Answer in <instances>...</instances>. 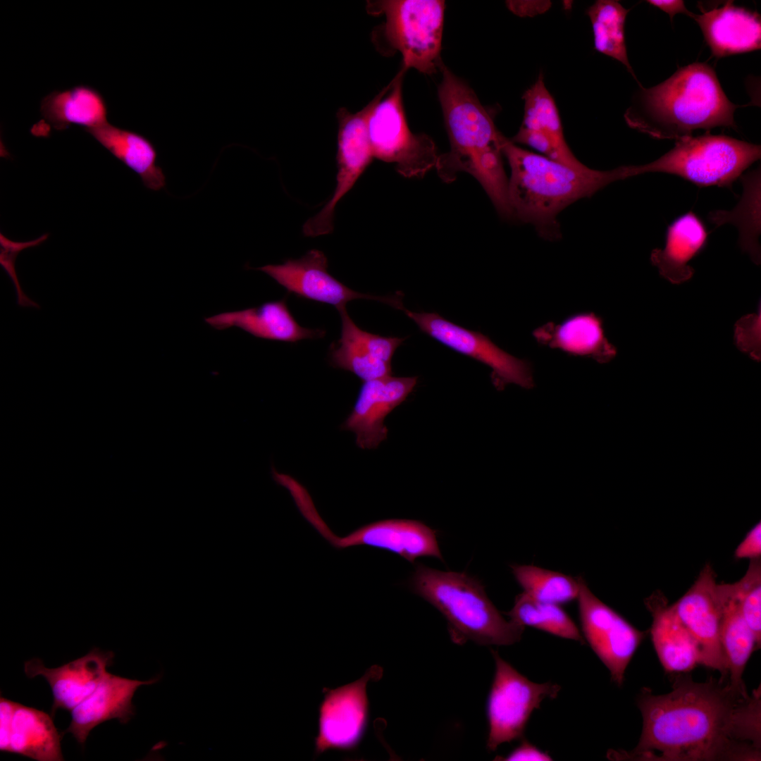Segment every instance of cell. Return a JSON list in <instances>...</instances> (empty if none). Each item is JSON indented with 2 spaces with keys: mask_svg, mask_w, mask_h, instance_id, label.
Wrapping results in <instances>:
<instances>
[{
  "mask_svg": "<svg viewBox=\"0 0 761 761\" xmlns=\"http://www.w3.org/2000/svg\"><path fill=\"white\" fill-rule=\"evenodd\" d=\"M85 130L135 172L147 188L159 191L165 187L166 175L157 164V150L148 138L136 132L114 126L109 122Z\"/></svg>",
  "mask_w": 761,
  "mask_h": 761,
  "instance_id": "obj_26",
  "label": "cell"
},
{
  "mask_svg": "<svg viewBox=\"0 0 761 761\" xmlns=\"http://www.w3.org/2000/svg\"><path fill=\"white\" fill-rule=\"evenodd\" d=\"M161 677L142 681L108 672L96 689L71 710L70 724L63 733H70L83 744L89 732L104 722L116 719L128 723L135 714L132 699L137 689L155 683Z\"/></svg>",
  "mask_w": 761,
  "mask_h": 761,
  "instance_id": "obj_20",
  "label": "cell"
},
{
  "mask_svg": "<svg viewBox=\"0 0 761 761\" xmlns=\"http://www.w3.org/2000/svg\"><path fill=\"white\" fill-rule=\"evenodd\" d=\"M652 620L650 636L661 664L667 672L684 673L700 664L697 643L672 605L662 593L645 599Z\"/></svg>",
  "mask_w": 761,
  "mask_h": 761,
  "instance_id": "obj_23",
  "label": "cell"
},
{
  "mask_svg": "<svg viewBox=\"0 0 761 761\" xmlns=\"http://www.w3.org/2000/svg\"><path fill=\"white\" fill-rule=\"evenodd\" d=\"M743 194L733 210L714 211L709 214L711 223L717 227L726 223L736 225L739 244L755 264L760 262L758 237L760 233V172L756 169L742 178Z\"/></svg>",
  "mask_w": 761,
  "mask_h": 761,
  "instance_id": "obj_31",
  "label": "cell"
},
{
  "mask_svg": "<svg viewBox=\"0 0 761 761\" xmlns=\"http://www.w3.org/2000/svg\"><path fill=\"white\" fill-rule=\"evenodd\" d=\"M374 102L375 98L354 113L345 108L338 109L336 185L321 210L304 224L305 236L317 237L333 232L336 205L372 161L373 156L368 137L367 119Z\"/></svg>",
  "mask_w": 761,
  "mask_h": 761,
  "instance_id": "obj_14",
  "label": "cell"
},
{
  "mask_svg": "<svg viewBox=\"0 0 761 761\" xmlns=\"http://www.w3.org/2000/svg\"><path fill=\"white\" fill-rule=\"evenodd\" d=\"M505 614L512 621L552 635L585 643L577 626L559 605L536 600L525 593L516 595L512 608Z\"/></svg>",
  "mask_w": 761,
  "mask_h": 761,
  "instance_id": "obj_33",
  "label": "cell"
},
{
  "mask_svg": "<svg viewBox=\"0 0 761 761\" xmlns=\"http://www.w3.org/2000/svg\"><path fill=\"white\" fill-rule=\"evenodd\" d=\"M213 328H239L259 338L295 342L322 338L325 331L300 326L291 314L285 299L265 302L259 307L224 312L206 318Z\"/></svg>",
  "mask_w": 761,
  "mask_h": 761,
  "instance_id": "obj_24",
  "label": "cell"
},
{
  "mask_svg": "<svg viewBox=\"0 0 761 761\" xmlns=\"http://www.w3.org/2000/svg\"><path fill=\"white\" fill-rule=\"evenodd\" d=\"M760 313L741 318L736 324L735 340L737 347L757 359L760 352Z\"/></svg>",
  "mask_w": 761,
  "mask_h": 761,
  "instance_id": "obj_37",
  "label": "cell"
},
{
  "mask_svg": "<svg viewBox=\"0 0 761 761\" xmlns=\"http://www.w3.org/2000/svg\"><path fill=\"white\" fill-rule=\"evenodd\" d=\"M712 55L716 58L760 49L761 20L759 13L727 1L722 6L693 13Z\"/></svg>",
  "mask_w": 761,
  "mask_h": 761,
  "instance_id": "obj_21",
  "label": "cell"
},
{
  "mask_svg": "<svg viewBox=\"0 0 761 761\" xmlns=\"http://www.w3.org/2000/svg\"><path fill=\"white\" fill-rule=\"evenodd\" d=\"M502 149L510 168L508 199L514 219L533 225L547 240L561 237L558 216L564 209L617 181L614 168L565 165L523 149L504 135Z\"/></svg>",
  "mask_w": 761,
  "mask_h": 761,
  "instance_id": "obj_4",
  "label": "cell"
},
{
  "mask_svg": "<svg viewBox=\"0 0 761 761\" xmlns=\"http://www.w3.org/2000/svg\"><path fill=\"white\" fill-rule=\"evenodd\" d=\"M366 8L371 15L385 16L373 32L377 48L383 54L400 52L404 70L412 68L425 74L436 72L442 63L444 1H371Z\"/></svg>",
  "mask_w": 761,
  "mask_h": 761,
  "instance_id": "obj_6",
  "label": "cell"
},
{
  "mask_svg": "<svg viewBox=\"0 0 761 761\" xmlns=\"http://www.w3.org/2000/svg\"><path fill=\"white\" fill-rule=\"evenodd\" d=\"M717 590L721 602L720 641L727 664V683L734 691L748 694L743 674L751 654L758 649L757 641L729 583H718Z\"/></svg>",
  "mask_w": 761,
  "mask_h": 761,
  "instance_id": "obj_28",
  "label": "cell"
},
{
  "mask_svg": "<svg viewBox=\"0 0 761 761\" xmlns=\"http://www.w3.org/2000/svg\"><path fill=\"white\" fill-rule=\"evenodd\" d=\"M647 2L667 13L669 16L671 21L673 20V18L676 14L683 13L689 17H691L693 14L692 12L687 9L683 1L681 0H650L647 1Z\"/></svg>",
  "mask_w": 761,
  "mask_h": 761,
  "instance_id": "obj_42",
  "label": "cell"
},
{
  "mask_svg": "<svg viewBox=\"0 0 761 761\" xmlns=\"http://www.w3.org/2000/svg\"><path fill=\"white\" fill-rule=\"evenodd\" d=\"M61 738L47 713L18 703L13 717L9 753L38 761L63 760Z\"/></svg>",
  "mask_w": 761,
  "mask_h": 761,
  "instance_id": "obj_29",
  "label": "cell"
},
{
  "mask_svg": "<svg viewBox=\"0 0 761 761\" xmlns=\"http://www.w3.org/2000/svg\"><path fill=\"white\" fill-rule=\"evenodd\" d=\"M113 657L111 651L94 648L57 668H47L39 659L34 658L25 663L24 671L28 678L40 675L49 683L54 716L58 709L71 711L89 696L108 674L106 667L112 664Z\"/></svg>",
  "mask_w": 761,
  "mask_h": 761,
  "instance_id": "obj_19",
  "label": "cell"
},
{
  "mask_svg": "<svg viewBox=\"0 0 761 761\" xmlns=\"http://www.w3.org/2000/svg\"><path fill=\"white\" fill-rule=\"evenodd\" d=\"M342 320L341 335L330 347L329 361L332 366L349 371L363 381L391 375V364L376 358L365 345L360 328L342 307L338 310Z\"/></svg>",
  "mask_w": 761,
  "mask_h": 761,
  "instance_id": "obj_30",
  "label": "cell"
},
{
  "mask_svg": "<svg viewBox=\"0 0 761 761\" xmlns=\"http://www.w3.org/2000/svg\"><path fill=\"white\" fill-rule=\"evenodd\" d=\"M40 112L48 125L56 130L71 125L87 130L108 123L104 98L95 88L85 85L51 92L42 99Z\"/></svg>",
  "mask_w": 761,
  "mask_h": 761,
  "instance_id": "obj_27",
  "label": "cell"
},
{
  "mask_svg": "<svg viewBox=\"0 0 761 761\" xmlns=\"http://www.w3.org/2000/svg\"><path fill=\"white\" fill-rule=\"evenodd\" d=\"M405 70L376 97L367 119V132L373 158L394 164L405 178H420L435 168L439 154L426 134L413 133L404 114L402 84Z\"/></svg>",
  "mask_w": 761,
  "mask_h": 761,
  "instance_id": "obj_8",
  "label": "cell"
},
{
  "mask_svg": "<svg viewBox=\"0 0 761 761\" xmlns=\"http://www.w3.org/2000/svg\"><path fill=\"white\" fill-rule=\"evenodd\" d=\"M495 673L488 700L489 734L487 748L495 750L506 742L521 738L533 711L545 698H557V683L530 681L491 650Z\"/></svg>",
  "mask_w": 761,
  "mask_h": 761,
  "instance_id": "obj_9",
  "label": "cell"
},
{
  "mask_svg": "<svg viewBox=\"0 0 761 761\" xmlns=\"http://www.w3.org/2000/svg\"><path fill=\"white\" fill-rule=\"evenodd\" d=\"M524 116L519 130L510 140L527 145L552 160L576 168L586 166L566 142L558 109L547 89L543 75L526 90Z\"/></svg>",
  "mask_w": 761,
  "mask_h": 761,
  "instance_id": "obj_18",
  "label": "cell"
},
{
  "mask_svg": "<svg viewBox=\"0 0 761 761\" xmlns=\"http://www.w3.org/2000/svg\"><path fill=\"white\" fill-rule=\"evenodd\" d=\"M760 146L725 135L706 134L676 141L659 159L628 166L630 177L647 173L679 176L700 186L728 187L760 159Z\"/></svg>",
  "mask_w": 761,
  "mask_h": 761,
  "instance_id": "obj_7",
  "label": "cell"
},
{
  "mask_svg": "<svg viewBox=\"0 0 761 761\" xmlns=\"http://www.w3.org/2000/svg\"><path fill=\"white\" fill-rule=\"evenodd\" d=\"M740 611L753 632L758 648L761 643V560L752 559L745 574L729 583Z\"/></svg>",
  "mask_w": 761,
  "mask_h": 761,
  "instance_id": "obj_35",
  "label": "cell"
},
{
  "mask_svg": "<svg viewBox=\"0 0 761 761\" xmlns=\"http://www.w3.org/2000/svg\"><path fill=\"white\" fill-rule=\"evenodd\" d=\"M438 96L450 149L439 154L435 166L445 182L459 172L474 176L481 185L497 213L514 219L508 199V178L503 164V135L473 89L443 63Z\"/></svg>",
  "mask_w": 761,
  "mask_h": 761,
  "instance_id": "obj_2",
  "label": "cell"
},
{
  "mask_svg": "<svg viewBox=\"0 0 761 761\" xmlns=\"http://www.w3.org/2000/svg\"><path fill=\"white\" fill-rule=\"evenodd\" d=\"M382 676V667L373 665L353 682L323 689L315 738L316 755L330 750L349 751L358 746L368 723L367 684Z\"/></svg>",
  "mask_w": 761,
  "mask_h": 761,
  "instance_id": "obj_11",
  "label": "cell"
},
{
  "mask_svg": "<svg viewBox=\"0 0 761 761\" xmlns=\"http://www.w3.org/2000/svg\"><path fill=\"white\" fill-rule=\"evenodd\" d=\"M274 279L289 292L299 297L334 306L337 309L358 299L384 302L397 309L404 310L401 293L391 296H374L352 290L328 271V259L320 250L311 249L297 259L281 264H269L256 268Z\"/></svg>",
  "mask_w": 761,
  "mask_h": 761,
  "instance_id": "obj_15",
  "label": "cell"
},
{
  "mask_svg": "<svg viewBox=\"0 0 761 761\" xmlns=\"http://www.w3.org/2000/svg\"><path fill=\"white\" fill-rule=\"evenodd\" d=\"M505 760H552V757L536 746L527 741H524L521 745L515 748L510 754L505 757Z\"/></svg>",
  "mask_w": 761,
  "mask_h": 761,
  "instance_id": "obj_40",
  "label": "cell"
},
{
  "mask_svg": "<svg viewBox=\"0 0 761 761\" xmlns=\"http://www.w3.org/2000/svg\"><path fill=\"white\" fill-rule=\"evenodd\" d=\"M47 237V235H44L32 241L19 242L11 241L1 234L0 264L13 283L16 295V303L20 307L40 308L39 305L32 300L23 290L15 269L16 259L20 251L39 245Z\"/></svg>",
  "mask_w": 761,
  "mask_h": 761,
  "instance_id": "obj_36",
  "label": "cell"
},
{
  "mask_svg": "<svg viewBox=\"0 0 761 761\" xmlns=\"http://www.w3.org/2000/svg\"><path fill=\"white\" fill-rule=\"evenodd\" d=\"M737 559H755L761 555V524L758 522L746 534L734 552Z\"/></svg>",
  "mask_w": 761,
  "mask_h": 761,
  "instance_id": "obj_39",
  "label": "cell"
},
{
  "mask_svg": "<svg viewBox=\"0 0 761 761\" xmlns=\"http://www.w3.org/2000/svg\"><path fill=\"white\" fill-rule=\"evenodd\" d=\"M715 572L704 566L689 589L674 603L678 617L695 639L700 664L718 671L726 681L727 664L720 641L721 602Z\"/></svg>",
  "mask_w": 761,
  "mask_h": 761,
  "instance_id": "obj_16",
  "label": "cell"
},
{
  "mask_svg": "<svg viewBox=\"0 0 761 761\" xmlns=\"http://www.w3.org/2000/svg\"><path fill=\"white\" fill-rule=\"evenodd\" d=\"M738 107L725 94L714 70L695 62L656 86H641L624 119L630 128L650 137L679 141L699 129L736 130Z\"/></svg>",
  "mask_w": 761,
  "mask_h": 761,
  "instance_id": "obj_3",
  "label": "cell"
},
{
  "mask_svg": "<svg viewBox=\"0 0 761 761\" xmlns=\"http://www.w3.org/2000/svg\"><path fill=\"white\" fill-rule=\"evenodd\" d=\"M550 5V1H509L507 2V6L512 12L524 16L543 13L549 8Z\"/></svg>",
  "mask_w": 761,
  "mask_h": 761,
  "instance_id": "obj_41",
  "label": "cell"
},
{
  "mask_svg": "<svg viewBox=\"0 0 761 761\" xmlns=\"http://www.w3.org/2000/svg\"><path fill=\"white\" fill-rule=\"evenodd\" d=\"M511 569L523 592L536 600L561 605L577 600L579 576L573 577L534 565L514 564Z\"/></svg>",
  "mask_w": 761,
  "mask_h": 761,
  "instance_id": "obj_34",
  "label": "cell"
},
{
  "mask_svg": "<svg viewBox=\"0 0 761 761\" xmlns=\"http://www.w3.org/2000/svg\"><path fill=\"white\" fill-rule=\"evenodd\" d=\"M707 237L703 221L693 211H688L667 227L664 247L652 251L651 264L670 283L686 282L695 271L688 263L705 247Z\"/></svg>",
  "mask_w": 761,
  "mask_h": 761,
  "instance_id": "obj_25",
  "label": "cell"
},
{
  "mask_svg": "<svg viewBox=\"0 0 761 761\" xmlns=\"http://www.w3.org/2000/svg\"><path fill=\"white\" fill-rule=\"evenodd\" d=\"M417 377L391 375L364 381L353 408L341 429L355 434L361 449L376 448L388 436L385 417L406 400L417 383Z\"/></svg>",
  "mask_w": 761,
  "mask_h": 761,
  "instance_id": "obj_17",
  "label": "cell"
},
{
  "mask_svg": "<svg viewBox=\"0 0 761 761\" xmlns=\"http://www.w3.org/2000/svg\"><path fill=\"white\" fill-rule=\"evenodd\" d=\"M404 311L423 333L490 367L492 383L497 390L510 383L528 389L533 387L531 363L506 352L486 335L454 324L436 313H417L406 309Z\"/></svg>",
  "mask_w": 761,
  "mask_h": 761,
  "instance_id": "obj_13",
  "label": "cell"
},
{
  "mask_svg": "<svg viewBox=\"0 0 761 761\" xmlns=\"http://www.w3.org/2000/svg\"><path fill=\"white\" fill-rule=\"evenodd\" d=\"M532 335L541 345L599 363L610 361L617 353L605 336L602 319L593 312L573 314L558 324L546 323Z\"/></svg>",
  "mask_w": 761,
  "mask_h": 761,
  "instance_id": "obj_22",
  "label": "cell"
},
{
  "mask_svg": "<svg viewBox=\"0 0 761 761\" xmlns=\"http://www.w3.org/2000/svg\"><path fill=\"white\" fill-rule=\"evenodd\" d=\"M18 703L1 697L0 699V750L10 752L13 717Z\"/></svg>",
  "mask_w": 761,
  "mask_h": 761,
  "instance_id": "obj_38",
  "label": "cell"
},
{
  "mask_svg": "<svg viewBox=\"0 0 761 761\" xmlns=\"http://www.w3.org/2000/svg\"><path fill=\"white\" fill-rule=\"evenodd\" d=\"M409 585L443 615L456 643L471 641L481 645H510L521 638L525 627L507 621L487 596L482 583L466 573L440 571L419 564Z\"/></svg>",
  "mask_w": 761,
  "mask_h": 761,
  "instance_id": "obj_5",
  "label": "cell"
},
{
  "mask_svg": "<svg viewBox=\"0 0 761 761\" xmlns=\"http://www.w3.org/2000/svg\"><path fill=\"white\" fill-rule=\"evenodd\" d=\"M637 703L643 722L638 743L629 752L608 753L610 759L760 760V688L750 695L727 681L695 682L681 674L667 694L643 688Z\"/></svg>",
  "mask_w": 761,
  "mask_h": 761,
  "instance_id": "obj_1",
  "label": "cell"
},
{
  "mask_svg": "<svg viewBox=\"0 0 761 761\" xmlns=\"http://www.w3.org/2000/svg\"><path fill=\"white\" fill-rule=\"evenodd\" d=\"M579 580L577 600L582 632L610 671L612 681L620 686L625 671L647 632L637 629L597 598L582 576Z\"/></svg>",
  "mask_w": 761,
  "mask_h": 761,
  "instance_id": "obj_12",
  "label": "cell"
},
{
  "mask_svg": "<svg viewBox=\"0 0 761 761\" xmlns=\"http://www.w3.org/2000/svg\"><path fill=\"white\" fill-rule=\"evenodd\" d=\"M302 515L333 547L345 549L367 545L390 551L411 563L421 557L443 560L436 531L421 521L412 519H384L364 525L345 536L335 535L322 519L312 500L302 502Z\"/></svg>",
  "mask_w": 761,
  "mask_h": 761,
  "instance_id": "obj_10",
  "label": "cell"
},
{
  "mask_svg": "<svg viewBox=\"0 0 761 761\" xmlns=\"http://www.w3.org/2000/svg\"><path fill=\"white\" fill-rule=\"evenodd\" d=\"M629 12L617 1L599 0L588 8L587 15L592 25L595 49L621 63L637 80L629 61L625 42L624 25Z\"/></svg>",
  "mask_w": 761,
  "mask_h": 761,
  "instance_id": "obj_32",
  "label": "cell"
}]
</instances>
